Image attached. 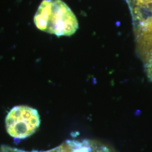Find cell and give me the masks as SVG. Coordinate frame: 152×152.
Masks as SVG:
<instances>
[{
    "label": "cell",
    "instance_id": "obj_4",
    "mask_svg": "<svg viewBox=\"0 0 152 152\" xmlns=\"http://www.w3.org/2000/svg\"><path fill=\"white\" fill-rule=\"evenodd\" d=\"M131 11L138 9H152V0H126Z\"/></svg>",
    "mask_w": 152,
    "mask_h": 152
},
{
    "label": "cell",
    "instance_id": "obj_1",
    "mask_svg": "<svg viewBox=\"0 0 152 152\" xmlns=\"http://www.w3.org/2000/svg\"><path fill=\"white\" fill-rule=\"evenodd\" d=\"M34 23L39 30L57 36H70L78 29L76 15L62 0H43Z\"/></svg>",
    "mask_w": 152,
    "mask_h": 152
},
{
    "label": "cell",
    "instance_id": "obj_2",
    "mask_svg": "<svg viewBox=\"0 0 152 152\" xmlns=\"http://www.w3.org/2000/svg\"><path fill=\"white\" fill-rule=\"evenodd\" d=\"M7 133L15 139L31 136L40 125V117L36 109L26 105L14 107L6 118Z\"/></svg>",
    "mask_w": 152,
    "mask_h": 152
},
{
    "label": "cell",
    "instance_id": "obj_3",
    "mask_svg": "<svg viewBox=\"0 0 152 152\" xmlns=\"http://www.w3.org/2000/svg\"><path fill=\"white\" fill-rule=\"evenodd\" d=\"M134 27L136 51L143 62L152 54V9Z\"/></svg>",
    "mask_w": 152,
    "mask_h": 152
},
{
    "label": "cell",
    "instance_id": "obj_5",
    "mask_svg": "<svg viewBox=\"0 0 152 152\" xmlns=\"http://www.w3.org/2000/svg\"><path fill=\"white\" fill-rule=\"evenodd\" d=\"M0 152H29L23 151L22 150H19L16 148H14L12 147L6 146V145H2L0 148ZM65 152V149L63 144H62L61 145L59 146L57 148H55L53 149L50 150L48 151H45V152Z\"/></svg>",
    "mask_w": 152,
    "mask_h": 152
},
{
    "label": "cell",
    "instance_id": "obj_6",
    "mask_svg": "<svg viewBox=\"0 0 152 152\" xmlns=\"http://www.w3.org/2000/svg\"><path fill=\"white\" fill-rule=\"evenodd\" d=\"M145 70L149 79L152 82V54L143 61Z\"/></svg>",
    "mask_w": 152,
    "mask_h": 152
}]
</instances>
